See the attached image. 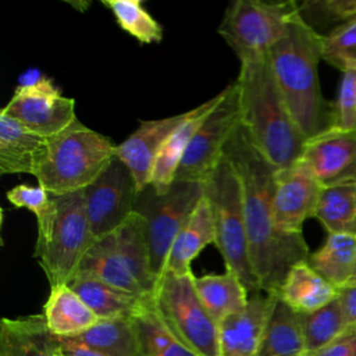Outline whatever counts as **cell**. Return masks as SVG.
<instances>
[{"label":"cell","instance_id":"6da1fadb","mask_svg":"<svg viewBox=\"0 0 356 356\" xmlns=\"http://www.w3.org/2000/svg\"><path fill=\"white\" fill-rule=\"evenodd\" d=\"M224 157L241 181L253 274L260 291L278 293L289 270L309 259L307 243L303 234L277 228L271 203L277 168L253 147L242 125L225 145Z\"/></svg>","mask_w":356,"mask_h":356},{"label":"cell","instance_id":"7a4b0ae2","mask_svg":"<svg viewBox=\"0 0 356 356\" xmlns=\"http://www.w3.org/2000/svg\"><path fill=\"white\" fill-rule=\"evenodd\" d=\"M241 125L253 147L277 170L293 165L306 136L293 121L275 82L268 54L241 63Z\"/></svg>","mask_w":356,"mask_h":356},{"label":"cell","instance_id":"3957f363","mask_svg":"<svg viewBox=\"0 0 356 356\" xmlns=\"http://www.w3.org/2000/svg\"><path fill=\"white\" fill-rule=\"evenodd\" d=\"M268 58L284 102L306 139L330 128L331 113L318 83L321 35L302 18L300 11L271 47Z\"/></svg>","mask_w":356,"mask_h":356},{"label":"cell","instance_id":"277c9868","mask_svg":"<svg viewBox=\"0 0 356 356\" xmlns=\"http://www.w3.org/2000/svg\"><path fill=\"white\" fill-rule=\"evenodd\" d=\"M117 145L78 118L47 139L46 154L33 175L54 196L81 192L95 182L115 157Z\"/></svg>","mask_w":356,"mask_h":356},{"label":"cell","instance_id":"5b68a950","mask_svg":"<svg viewBox=\"0 0 356 356\" xmlns=\"http://www.w3.org/2000/svg\"><path fill=\"white\" fill-rule=\"evenodd\" d=\"M203 185L214 220V245L224 260L225 270L236 274L249 293L260 292L252 268L242 186L235 168L222 157Z\"/></svg>","mask_w":356,"mask_h":356},{"label":"cell","instance_id":"8992f818","mask_svg":"<svg viewBox=\"0 0 356 356\" xmlns=\"http://www.w3.org/2000/svg\"><path fill=\"white\" fill-rule=\"evenodd\" d=\"M204 196L199 182L174 181L167 192L159 193L153 185L138 192L134 211L145 220L153 273L159 282L167 270L172 242Z\"/></svg>","mask_w":356,"mask_h":356},{"label":"cell","instance_id":"52a82bcc","mask_svg":"<svg viewBox=\"0 0 356 356\" xmlns=\"http://www.w3.org/2000/svg\"><path fill=\"white\" fill-rule=\"evenodd\" d=\"M193 280V273H165L154 293L156 310L171 334L196 356H220L218 324L202 305Z\"/></svg>","mask_w":356,"mask_h":356},{"label":"cell","instance_id":"ba28073f","mask_svg":"<svg viewBox=\"0 0 356 356\" xmlns=\"http://www.w3.org/2000/svg\"><path fill=\"white\" fill-rule=\"evenodd\" d=\"M298 13L293 0H235L227 7L218 33L242 63L268 54Z\"/></svg>","mask_w":356,"mask_h":356},{"label":"cell","instance_id":"9c48e42d","mask_svg":"<svg viewBox=\"0 0 356 356\" xmlns=\"http://www.w3.org/2000/svg\"><path fill=\"white\" fill-rule=\"evenodd\" d=\"M56 199L57 217L50 239L33 250V257L38 259L50 286L68 285L78 274L83 256L96 242L86 217L82 191Z\"/></svg>","mask_w":356,"mask_h":356},{"label":"cell","instance_id":"30bf717a","mask_svg":"<svg viewBox=\"0 0 356 356\" xmlns=\"http://www.w3.org/2000/svg\"><path fill=\"white\" fill-rule=\"evenodd\" d=\"M1 113L46 139L78 118L75 100L63 96L54 81L38 68H29L19 75L18 85Z\"/></svg>","mask_w":356,"mask_h":356},{"label":"cell","instance_id":"8fae6325","mask_svg":"<svg viewBox=\"0 0 356 356\" xmlns=\"http://www.w3.org/2000/svg\"><path fill=\"white\" fill-rule=\"evenodd\" d=\"M241 125L236 81L221 90V99L195 132L177 170L175 181L204 184L224 157V149Z\"/></svg>","mask_w":356,"mask_h":356},{"label":"cell","instance_id":"7c38bea8","mask_svg":"<svg viewBox=\"0 0 356 356\" xmlns=\"http://www.w3.org/2000/svg\"><path fill=\"white\" fill-rule=\"evenodd\" d=\"M82 193L92 235L99 241L115 232L134 214L138 188L129 168L114 157Z\"/></svg>","mask_w":356,"mask_h":356},{"label":"cell","instance_id":"4fadbf2b","mask_svg":"<svg viewBox=\"0 0 356 356\" xmlns=\"http://www.w3.org/2000/svg\"><path fill=\"white\" fill-rule=\"evenodd\" d=\"M296 163L321 188L356 184V131L327 128L306 140Z\"/></svg>","mask_w":356,"mask_h":356},{"label":"cell","instance_id":"5bb4252c","mask_svg":"<svg viewBox=\"0 0 356 356\" xmlns=\"http://www.w3.org/2000/svg\"><path fill=\"white\" fill-rule=\"evenodd\" d=\"M321 185L300 164L295 163L274 172L273 216L285 234H302L303 222L314 216Z\"/></svg>","mask_w":356,"mask_h":356},{"label":"cell","instance_id":"9a60e30c","mask_svg":"<svg viewBox=\"0 0 356 356\" xmlns=\"http://www.w3.org/2000/svg\"><path fill=\"white\" fill-rule=\"evenodd\" d=\"M188 113L189 110L160 120L140 121L139 127L117 145L115 157L129 168L138 192L150 185L159 153L175 128L188 117Z\"/></svg>","mask_w":356,"mask_h":356},{"label":"cell","instance_id":"2e32d148","mask_svg":"<svg viewBox=\"0 0 356 356\" xmlns=\"http://www.w3.org/2000/svg\"><path fill=\"white\" fill-rule=\"evenodd\" d=\"M277 293H250L246 307L218 324L220 356H259Z\"/></svg>","mask_w":356,"mask_h":356},{"label":"cell","instance_id":"e0dca14e","mask_svg":"<svg viewBox=\"0 0 356 356\" xmlns=\"http://www.w3.org/2000/svg\"><path fill=\"white\" fill-rule=\"evenodd\" d=\"M47 150V139L0 111V172L35 175Z\"/></svg>","mask_w":356,"mask_h":356},{"label":"cell","instance_id":"ac0fdd59","mask_svg":"<svg viewBox=\"0 0 356 356\" xmlns=\"http://www.w3.org/2000/svg\"><path fill=\"white\" fill-rule=\"evenodd\" d=\"M220 99L221 92L214 95L211 99L203 102L197 107L191 108L188 117L175 128V131L164 143L161 152L157 156L150 182V185H153V188L159 193L167 192L168 188L174 184L177 170L195 132L204 121V118L211 113V110L218 104Z\"/></svg>","mask_w":356,"mask_h":356},{"label":"cell","instance_id":"d6986e66","mask_svg":"<svg viewBox=\"0 0 356 356\" xmlns=\"http://www.w3.org/2000/svg\"><path fill=\"white\" fill-rule=\"evenodd\" d=\"M0 356H61L58 337L49 330L43 314L3 318Z\"/></svg>","mask_w":356,"mask_h":356},{"label":"cell","instance_id":"ffe728a7","mask_svg":"<svg viewBox=\"0 0 356 356\" xmlns=\"http://www.w3.org/2000/svg\"><path fill=\"white\" fill-rule=\"evenodd\" d=\"M68 285L99 320L134 317L153 299L122 291L85 273H78Z\"/></svg>","mask_w":356,"mask_h":356},{"label":"cell","instance_id":"44dd1931","mask_svg":"<svg viewBox=\"0 0 356 356\" xmlns=\"http://www.w3.org/2000/svg\"><path fill=\"white\" fill-rule=\"evenodd\" d=\"M214 242L216 229L213 213L206 196H203L193 214L172 242L165 273H172L177 275L191 274L192 261L207 245H214Z\"/></svg>","mask_w":356,"mask_h":356},{"label":"cell","instance_id":"7402d4cb","mask_svg":"<svg viewBox=\"0 0 356 356\" xmlns=\"http://www.w3.org/2000/svg\"><path fill=\"white\" fill-rule=\"evenodd\" d=\"M339 289L316 273L306 261L296 263L286 274L278 298L298 313H313L338 298Z\"/></svg>","mask_w":356,"mask_h":356},{"label":"cell","instance_id":"603a6c76","mask_svg":"<svg viewBox=\"0 0 356 356\" xmlns=\"http://www.w3.org/2000/svg\"><path fill=\"white\" fill-rule=\"evenodd\" d=\"M42 314L49 330L60 338L76 337L99 321L97 316L67 284L50 286Z\"/></svg>","mask_w":356,"mask_h":356},{"label":"cell","instance_id":"cb8c5ba5","mask_svg":"<svg viewBox=\"0 0 356 356\" xmlns=\"http://www.w3.org/2000/svg\"><path fill=\"white\" fill-rule=\"evenodd\" d=\"M115 248L122 257L128 271L138 281L147 296L154 298L159 280L153 273L149 243L146 238L145 220L134 211V214L113 232Z\"/></svg>","mask_w":356,"mask_h":356},{"label":"cell","instance_id":"d4e9b609","mask_svg":"<svg viewBox=\"0 0 356 356\" xmlns=\"http://www.w3.org/2000/svg\"><path fill=\"white\" fill-rule=\"evenodd\" d=\"M193 282L202 305L217 324L242 312L249 302L250 293L245 284L228 270L222 274L195 277Z\"/></svg>","mask_w":356,"mask_h":356},{"label":"cell","instance_id":"484cf974","mask_svg":"<svg viewBox=\"0 0 356 356\" xmlns=\"http://www.w3.org/2000/svg\"><path fill=\"white\" fill-rule=\"evenodd\" d=\"M305 353L302 316L278 298L266 324L259 356H303Z\"/></svg>","mask_w":356,"mask_h":356},{"label":"cell","instance_id":"4316f807","mask_svg":"<svg viewBox=\"0 0 356 356\" xmlns=\"http://www.w3.org/2000/svg\"><path fill=\"white\" fill-rule=\"evenodd\" d=\"M78 273L93 275L115 288L135 293L143 298L147 296L138 281L128 271L122 257L120 256L113 234L96 241L83 256Z\"/></svg>","mask_w":356,"mask_h":356},{"label":"cell","instance_id":"83f0119b","mask_svg":"<svg viewBox=\"0 0 356 356\" xmlns=\"http://www.w3.org/2000/svg\"><path fill=\"white\" fill-rule=\"evenodd\" d=\"M307 263L335 288L346 286L356 267V236L330 234L324 245L310 253Z\"/></svg>","mask_w":356,"mask_h":356},{"label":"cell","instance_id":"f1b7e54d","mask_svg":"<svg viewBox=\"0 0 356 356\" xmlns=\"http://www.w3.org/2000/svg\"><path fill=\"white\" fill-rule=\"evenodd\" d=\"M71 338L106 356H139L138 334L132 317L99 320L88 331Z\"/></svg>","mask_w":356,"mask_h":356},{"label":"cell","instance_id":"f546056e","mask_svg":"<svg viewBox=\"0 0 356 356\" xmlns=\"http://www.w3.org/2000/svg\"><path fill=\"white\" fill-rule=\"evenodd\" d=\"M313 217L328 234L356 236V184L323 188Z\"/></svg>","mask_w":356,"mask_h":356},{"label":"cell","instance_id":"4dcf8cb0","mask_svg":"<svg viewBox=\"0 0 356 356\" xmlns=\"http://www.w3.org/2000/svg\"><path fill=\"white\" fill-rule=\"evenodd\" d=\"M132 318L138 334L139 356H196L165 327L156 310L154 298Z\"/></svg>","mask_w":356,"mask_h":356},{"label":"cell","instance_id":"1f68e13d","mask_svg":"<svg viewBox=\"0 0 356 356\" xmlns=\"http://www.w3.org/2000/svg\"><path fill=\"white\" fill-rule=\"evenodd\" d=\"M7 200L15 207L29 210L38 222V238L35 248L43 246L51 235L57 217V199L40 185L19 184L6 193Z\"/></svg>","mask_w":356,"mask_h":356},{"label":"cell","instance_id":"d6a6232c","mask_svg":"<svg viewBox=\"0 0 356 356\" xmlns=\"http://www.w3.org/2000/svg\"><path fill=\"white\" fill-rule=\"evenodd\" d=\"M102 4L111 11L117 25L139 43L161 42L163 28L140 0H103Z\"/></svg>","mask_w":356,"mask_h":356},{"label":"cell","instance_id":"836d02e7","mask_svg":"<svg viewBox=\"0 0 356 356\" xmlns=\"http://www.w3.org/2000/svg\"><path fill=\"white\" fill-rule=\"evenodd\" d=\"M300 316L306 352H313L331 343L348 328L338 298L313 313H300Z\"/></svg>","mask_w":356,"mask_h":356},{"label":"cell","instance_id":"e575fe53","mask_svg":"<svg viewBox=\"0 0 356 356\" xmlns=\"http://www.w3.org/2000/svg\"><path fill=\"white\" fill-rule=\"evenodd\" d=\"M321 58L342 72L356 71V19L321 35Z\"/></svg>","mask_w":356,"mask_h":356},{"label":"cell","instance_id":"d590c367","mask_svg":"<svg viewBox=\"0 0 356 356\" xmlns=\"http://www.w3.org/2000/svg\"><path fill=\"white\" fill-rule=\"evenodd\" d=\"M302 18L310 24L356 19V0H309L299 4Z\"/></svg>","mask_w":356,"mask_h":356},{"label":"cell","instance_id":"8d00e7d4","mask_svg":"<svg viewBox=\"0 0 356 356\" xmlns=\"http://www.w3.org/2000/svg\"><path fill=\"white\" fill-rule=\"evenodd\" d=\"M330 127L356 131V71L343 72L337 102L331 110Z\"/></svg>","mask_w":356,"mask_h":356},{"label":"cell","instance_id":"74e56055","mask_svg":"<svg viewBox=\"0 0 356 356\" xmlns=\"http://www.w3.org/2000/svg\"><path fill=\"white\" fill-rule=\"evenodd\" d=\"M303 356H356V330L346 328V331L331 343L306 352Z\"/></svg>","mask_w":356,"mask_h":356},{"label":"cell","instance_id":"f35d334b","mask_svg":"<svg viewBox=\"0 0 356 356\" xmlns=\"http://www.w3.org/2000/svg\"><path fill=\"white\" fill-rule=\"evenodd\" d=\"M338 300L341 303L348 328L356 330V285H346L341 288Z\"/></svg>","mask_w":356,"mask_h":356},{"label":"cell","instance_id":"ab89813d","mask_svg":"<svg viewBox=\"0 0 356 356\" xmlns=\"http://www.w3.org/2000/svg\"><path fill=\"white\" fill-rule=\"evenodd\" d=\"M58 346L61 356H106L104 353L79 342L75 338H60Z\"/></svg>","mask_w":356,"mask_h":356},{"label":"cell","instance_id":"60d3db41","mask_svg":"<svg viewBox=\"0 0 356 356\" xmlns=\"http://www.w3.org/2000/svg\"><path fill=\"white\" fill-rule=\"evenodd\" d=\"M348 285H356V267H355L353 275H352V278H350V281H349V284H348Z\"/></svg>","mask_w":356,"mask_h":356}]
</instances>
